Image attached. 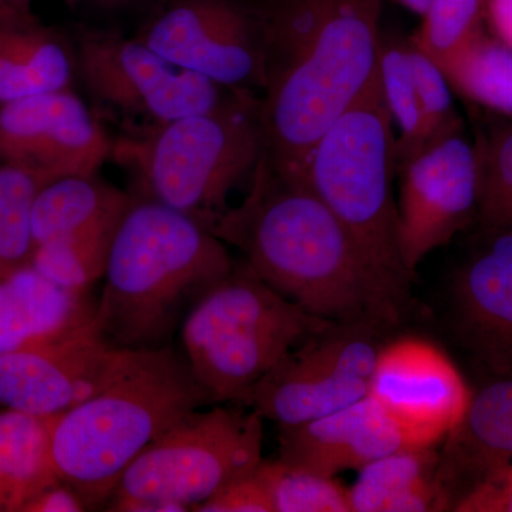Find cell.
Here are the masks:
<instances>
[{
  "instance_id": "d4e9b609",
  "label": "cell",
  "mask_w": 512,
  "mask_h": 512,
  "mask_svg": "<svg viewBox=\"0 0 512 512\" xmlns=\"http://www.w3.org/2000/svg\"><path fill=\"white\" fill-rule=\"evenodd\" d=\"M379 73L396 136V171L426 148L423 107L409 56V40L382 33Z\"/></svg>"
},
{
  "instance_id": "484cf974",
  "label": "cell",
  "mask_w": 512,
  "mask_h": 512,
  "mask_svg": "<svg viewBox=\"0 0 512 512\" xmlns=\"http://www.w3.org/2000/svg\"><path fill=\"white\" fill-rule=\"evenodd\" d=\"M266 484L275 512H352L346 488L301 464L276 458L256 467Z\"/></svg>"
},
{
  "instance_id": "3957f363",
  "label": "cell",
  "mask_w": 512,
  "mask_h": 512,
  "mask_svg": "<svg viewBox=\"0 0 512 512\" xmlns=\"http://www.w3.org/2000/svg\"><path fill=\"white\" fill-rule=\"evenodd\" d=\"M234 266L225 242L200 221L134 198L111 244L97 330L119 349L171 345L195 303Z\"/></svg>"
},
{
  "instance_id": "603a6c76",
  "label": "cell",
  "mask_w": 512,
  "mask_h": 512,
  "mask_svg": "<svg viewBox=\"0 0 512 512\" xmlns=\"http://www.w3.org/2000/svg\"><path fill=\"white\" fill-rule=\"evenodd\" d=\"M56 417L0 409V512H23L36 495L62 483L52 454Z\"/></svg>"
},
{
  "instance_id": "f1b7e54d",
  "label": "cell",
  "mask_w": 512,
  "mask_h": 512,
  "mask_svg": "<svg viewBox=\"0 0 512 512\" xmlns=\"http://www.w3.org/2000/svg\"><path fill=\"white\" fill-rule=\"evenodd\" d=\"M481 0H431L410 43L441 70L481 28Z\"/></svg>"
},
{
  "instance_id": "ba28073f",
  "label": "cell",
  "mask_w": 512,
  "mask_h": 512,
  "mask_svg": "<svg viewBox=\"0 0 512 512\" xmlns=\"http://www.w3.org/2000/svg\"><path fill=\"white\" fill-rule=\"evenodd\" d=\"M264 444L262 417L241 404L195 410L164 431L124 471L106 511H195L252 473Z\"/></svg>"
},
{
  "instance_id": "9c48e42d",
  "label": "cell",
  "mask_w": 512,
  "mask_h": 512,
  "mask_svg": "<svg viewBox=\"0 0 512 512\" xmlns=\"http://www.w3.org/2000/svg\"><path fill=\"white\" fill-rule=\"evenodd\" d=\"M72 40L84 89L94 103L133 124L131 133L205 113L242 93L188 72L116 30L80 28Z\"/></svg>"
},
{
  "instance_id": "d6a6232c",
  "label": "cell",
  "mask_w": 512,
  "mask_h": 512,
  "mask_svg": "<svg viewBox=\"0 0 512 512\" xmlns=\"http://www.w3.org/2000/svg\"><path fill=\"white\" fill-rule=\"evenodd\" d=\"M87 511L82 498L69 485L57 483L36 495L23 512H77Z\"/></svg>"
},
{
  "instance_id": "9a60e30c",
  "label": "cell",
  "mask_w": 512,
  "mask_h": 512,
  "mask_svg": "<svg viewBox=\"0 0 512 512\" xmlns=\"http://www.w3.org/2000/svg\"><path fill=\"white\" fill-rule=\"evenodd\" d=\"M400 174V244L414 274L430 252L447 245L476 220L477 148L458 133L427 147L397 170Z\"/></svg>"
},
{
  "instance_id": "7c38bea8",
  "label": "cell",
  "mask_w": 512,
  "mask_h": 512,
  "mask_svg": "<svg viewBox=\"0 0 512 512\" xmlns=\"http://www.w3.org/2000/svg\"><path fill=\"white\" fill-rule=\"evenodd\" d=\"M372 396L402 433L406 447H437L456 429L473 392L451 357L421 336L387 340L377 352Z\"/></svg>"
},
{
  "instance_id": "44dd1931",
  "label": "cell",
  "mask_w": 512,
  "mask_h": 512,
  "mask_svg": "<svg viewBox=\"0 0 512 512\" xmlns=\"http://www.w3.org/2000/svg\"><path fill=\"white\" fill-rule=\"evenodd\" d=\"M74 76L72 36L35 12L0 16V104L69 89Z\"/></svg>"
},
{
  "instance_id": "4316f807",
  "label": "cell",
  "mask_w": 512,
  "mask_h": 512,
  "mask_svg": "<svg viewBox=\"0 0 512 512\" xmlns=\"http://www.w3.org/2000/svg\"><path fill=\"white\" fill-rule=\"evenodd\" d=\"M43 187L28 171L0 164V276L30 264L33 205Z\"/></svg>"
},
{
  "instance_id": "2e32d148",
  "label": "cell",
  "mask_w": 512,
  "mask_h": 512,
  "mask_svg": "<svg viewBox=\"0 0 512 512\" xmlns=\"http://www.w3.org/2000/svg\"><path fill=\"white\" fill-rule=\"evenodd\" d=\"M450 306L461 348L488 375H512V229L484 232L454 275Z\"/></svg>"
},
{
  "instance_id": "52a82bcc",
  "label": "cell",
  "mask_w": 512,
  "mask_h": 512,
  "mask_svg": "<svg viewBox=\"0 0 512 512\" xmlns=\"http://www.w3.org/2000/svg\"><path fill=\"white\" fill-rule=\"evenodd\" d=\"M332 325L288 301L244 264L195 303L180 333L183 356L210 406H242L289 350Z\"/></svg>"
},
{
  "instance_id": "8d00e7d4",
  "label": "cell",
  "mask_w": 512,
  "mask_h": 512,
  "mask_svg": "<svg viewBox=\"0 0 512 512\" xmlns=\"http://www.w3.org/2000/svg\"><path fill=\"white\" fill-rule=\"evenodd\" d=\"M396 2L421 16L430 5L431 0H396Z\"/></svg>"
},
{
  "instance_id": "83f0119b",
  "label": "cell",
  "mask_w": 512,
  "mask_h": 512,
  "mask_svg": "<svg viewBox=\"0 0 512 512\" xmlns=\"http://www.w3.org/2000/svg\"><path fill=\"white\" fill-rule=\"evenodd\" d=\"M477 148L478 208L484 232L512 229V124L497 128Z\"/></svg>"
},
{
  "instance_id": "5bb4252c",
  "label": "cell",
  "mask_w": 512,
  "mask_h": 512,
  "mask_svg": "<svg viewBox=\"0 0 512 512\" xmlns=\"http://www.w3.org/2000/svg\"><path fill=\"white\" fill-rule=\"evenodd\" d=\"M136 353L110 345L94 320L55 342L3 353L0 409L60 416L109 386Z\"/></svg>"
},
{
  "instance_id": "cb8c5ba5",
  "label": "cell",
  "mask_w": 512,
  "mask_h": 512,
  "mask_svg": "<svg viewBox=\"0 0 512 512\" xmlns=\"http://www.w3.org/2000/svg\"><path fill=\"white\" fill-rule=\"evenodd\" d=\"M441 72L451 89L480 106L512 114V49L480 29Z\"/></svg>"
},
{
  "instance_id": "e575fe53",
  "label": "cell",
  "mask_w": 512,
  "mask_h": 512,
  "mask_svg": "<svg viewBox=\"0 0 512 512\" xmlns=\"http://www.w3.org/2000/svg\"><path fill=\"white\" fill-rule=\"evenodd\" d=\"M32 0H0V16L32 13Z\"/></svg>"
},
{
  "instance_id": "277c9868",
  "label": "cell",
  "mask_w": 512,
  "mask_h": 512,
  "mask_svg": "<svg viewBox=\"0 0 512 512\" xmlns=\"http://www.w3.org/2000/svg\"><path fill=\"white\" fill-rule=\"evenodd\" d=\"M204 406H210L207 396L173 346L140 350L109 386L56 417L57 476L86 510L106 508L130 464L164 431Z\"/></svg>"
},
{
  "instance_id": "30bf717a",
  "label": "cell",
  "mask_w": 512,
  "mask_h": 512,
  "mask_svg": "<svg viewBox=\"0 0 512 512\" xmlns=\"http://www.w3.org/2000/svg\"><path fill=\"white\" fill-rule=\"evenodd\" d=\"M387 335L375 326L335 323L289 350L242 406L279 429L343 409L369 396L377 352Z\"/></svg>"
},
{
  "instance_id": "ffe728a7",
  "label": "cell",
  "mask_w": 512,
  "mask_h": 512,
  "mask_svg": "<svg viewBox=\"0 0 512 512\" xmlns=\"http://www.w3.org/2000/svg\"><path fill=\"white\" fill-rule=\"evenodd\" d=\"M134 198L96 175L45 185L33 205L35 247L111 244Z\"/></svg>"
},
{
  "instance_id": "d590c367",
  "label": "cell",
  "mask_w": 512,
  "mask_h": 512,
  "mask_svg": "<svg viewBox=\"0 0 512 512\" xmlns=\"http://www.w3.org/2000/svg\"><path fill=\"white\" fill-rule=\"evenodd\" d=\"M69 5L79 2L94 3V5L104 6V8H127V6L136 5L141 0H66Z\"/></svg>"
},
{
  "instance_id": "d6986e66",
  "label": "cell",
  "mask_w": 512,
  "mask_h": 512,
  "mask_svg": "<svg viewBox=\"0 0 512 512\" xmlns=\"http://www.w3.org/2000/svg\"><path fill=\"white\" fill-rule=\"evenodd\" d=\"M96 305L22 266L0 276V355L55 342L89 325Z\"/></svg>"
},
{
  "instance_id": "f546056e",
  "label": "cell",
  "mask_w": 512,
  "mask_h": 512,
  "mask_svg": "<svg viewBox=\"0 0 512 512\" xmlns=\"http://www.w3.org/2000/svg\"><path fill=\"white\" fill-rule=\"evenodd\" d=\"M409 56L412 63L414 83L423 107L426 148L433 146L451 134L461 131L460 119L454 109L451 86L436 63L424 56L410 43ZM424 148V150H426Z\"/></svg>"
},
{
  "instance_id": "4dcf8cb0",
  "label": "cell",
  "mask_w": 512,
  "mask_h": 512,
  "mask_svg": "<svg viewBox=\"0 0 512 512\" xmlns=\"http://www.w3.org/2000/svg\"><path fill=\"white\" fill-rule=\"evenodd\" d=\"M198 512H275L271 494L256 468L247 476L225 485Z\"/></svg>"
},
{
  "instance_id": "6da1fadb",
  "label": "cell",
  "mask_w": 512,
  "mask_h": 512,
  "mask_svg": "<svg viewBox=\"0 0 512 512\" xmlns=\"http://www.w3.org/2000/svg\"><path fill=\"white\" fill-rule=\"evenodd\" d=\"M262 43L264 164L299 177L379 69L383 0H251Z\"/></svg>"
},
{
  "instance_id": "836d02e7",
  "label": "cell",
  "mask_w": 512,
  "mask_h": 512,
  "mask_svg": "<svg viewBox=\"0 0 512 512\" xmlns=\"http://www.w3.org/2000/svg\"><path fill=\"white\" fill-rule=\"evenodd\" d=\"M481 9L495 39L512 49V0H481Z\"/></svg>"
},
{
  "instance_id": "e0dca14e",
  "label": "cell",
  "mask_w": 512,
  "mask_h": 512,
  "mask_svg": "<svg viewBox=\"0 0 512 512\" xmlns=\"http://www.w3.org/2000/svg\"><path fill=\"white\" fill-rule=\"evenodd\" d=\"M511 466L512 375L491 376L444 440L437 468L441 510L456 511Z\"/></svg>"
},
{
  "instance_id": "5b68a950",
  "label": "cell",
  "mask_w": 512,
  "mask_h": 512,
  "mask_svg": "<svg viewBox=\"0 0 512 512\" xmlns=\"http://www.w3.org/2000/svg\"><path fill=\"white\" fill-rule=\"evenodd\" d=\"M396 173V134L377 69L293 178L338 217L387 288L410 309L414 274L400 244Z\"/></svg>"
},
{
  "instance_id": "8992f818",
  "label": "cell",
  "mask_w": 512,
  "mask_h": 512,
  "mask_svg": "<svg viewBox=\"0 0 512 512\" xmlns=\"http://www.w3.org/2000/svg\"><path fill=\"white\" fill-rule=\"evenodd\" d=\"M261 101L237 93L221 106L131 133L113 154L133 165L146 200L212 231L239 185L251 184L265 153Z\"/></svg>"
},
{
  "instance_id": "ac0fdd59",
  "label": "cell",
  "mask_w": 512,
  "mask_h": 512,
  "mask_svg": "<svg viewBox=\"0 0 512 512\" xmlns=\"http://www.w3.org/2000/svg\"><path fill=\"white\" fill-rule=\"evenodd\" d=\"M279 430V458L329 477L406 447L399 427L372 396Z\"/></svg>"
},
{
  "instance_id": "8fae6325",
  "label": "cell",
  "mask_w": 512,
  "mask_h": 512,
  "mask_svg": "<svg viewBox=\"0 0 512 512\" xmlns=\"http://www.w3.org/2000/svg\"><path fill=\"white\" fill-rule=\"evenodd\" d=\"M134 37L225 89H262L261 32L251 0H156Z\"/></svg>"
},
{
  "instance_id": "7a4b0ae2",
  "label": "cell",
  "mask_w": 512,
  "mask_h": 512,
  "mask_svg": "<svg viewBox=\"0 0 512 512\" xmlns=\"http://www.w3.org/2000/svg\"><path fill=\"white\" fill-rule=\"evenodd\" d=\"M212 232L241 249L262 281L313 316L392 333L409 315L338 217L301 180L262 161L247 198Z\"/></svg>"
},
{
  "instance_id": "1f68e13d",
  "label": "cell",
  "mask_w": 512,
  "mask_h": 512,
  "mask_svg": "<svg viewBox=\"0 0 512 512\" xmlns=\"http://www.w3.org/2000/svg\"><path fill=\"white\" fill-rule=\"evenodd\" d=\"M460 512H512V466L458 505Z\"/></svg>"
},
{
  "instance_id": "7402d4cb",
  "label": "cell",
  "mask_w": 512,
  "mask_h": 512,
  "mask_svg": "<svg viewBox=\"0 0 512 512\" xmlns=\"http://www.w3.org/2000/svg\"><path fill=\"white\" fill-rule=\"evenodd\" d=\"M436 447H403L360 468L349 494L352 512L441 510Z\"/></svg>"
},
{
  "instance_id": "4fadbf2b",
  "label": "cell",
  "mask_w": 512,
  "mask_h": 512,
  "mask_svg": "<svg viewBox=\"0 0 512 512\" xmlns=\"http://www.w3.org/2000/svg\"><path fill=\"white\" fill-rule=\"evenodd\" d=\"M113 150L99 119L70 87L0 104V164L45 185L96 175Z\"/></svg>"
}]
</instances>
